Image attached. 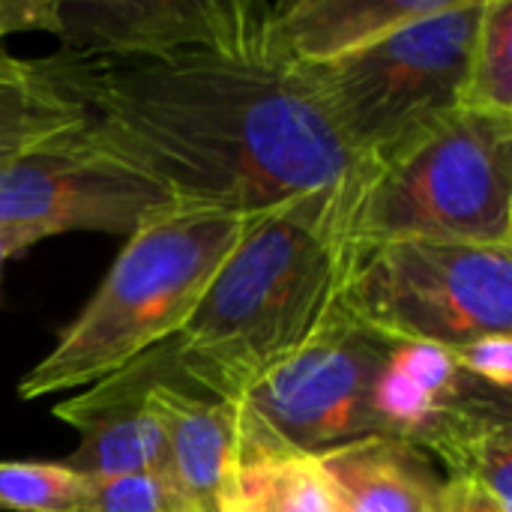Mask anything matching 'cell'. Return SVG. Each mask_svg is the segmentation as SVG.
Returning <instances> with one entry per match:
<instances>
[{"instance_id":"cell-1","label":"cell","mask_w":512,"mask_h":512,"mask_svg":"<svg viewBox=\"0 0 512 512\" xmlns=\"http://www.w3.org/2000/svg\"><path fill=\"white\" fill-rule=\"evenodd\" d=\"M39 66L84 108L78 135L183 210L258 219L366 171L300 69L276 51H57Z\"/></svg>"},{"instance_id":"cell-2","label":"cell","mask_w":512,"mask_h":512,"mask_svg":"<svg viewBox=\"0 0 512 512\" xmlns=\"http://www.w3.org/2000/svg\"><path fill=\"white\" fill-rule=\"evenodd\" d=\"M357 183L252 219L192 318L168 339L186 390L240 402L321 327L342 291L345 213Z\"/></svg>"},{"instance_id":"cell-3","label":"cell","mask_w":512,"mask_h":512,"mask_svg":"<svg viewBox=\"0 0 512 512\" xmlns=\"http://www.w3.org/2000/svg\"><path fill=\"white\" fill-rule=\"evenodd\" d=\"M252 219L219 210H165L126 237L96 294L21 378V399L90 387L174 339Z\"/></svg>"},{"instance_id":"cell-4","label":"cell","mask_w":512,"mask_h":512,"mask_svg":"<svg viewBox=\"0 0 512 512\" xmlns=\"http://www.w3.org/2000/svg\"><path fill=\"white\" fill-rule=\"evenodd\" d=\"M345 237L351 246H512V114L459 108L366 168L348 201Z\"/></svg>"},{"instance_id":"cell-5","label":"cell","mask_w":512,"mask_h":512,"mask_svg":"<svg viewBox=\"0 0 512 512\" xmlns=\"http://www.w3.org/2000/svg\"><path fill=\"white\" fill-rule=\"evenodd\" d=\"M486 0H450L384 39L318 66H297L345 147L381 165L462 108Z\"/></svg>"},{"instance_id":"cell-6","label":"cell","mask_w":512,"mask_h":512,"mask_svg":"<svg viewBox=\"0 0 512 512\" xmlns=\"http://www.w3.org/2000/svg\"><path fill=\"white\" fill-rule=\"evenodd\" d=\"M339 300L393 342L456 351L486 336H512V246H351Z\"/></svg>"},{"instance_id":"cell-7","label":"cell","mask_w":512,"mask_h":512,"mask_svg":"<svg viewBox=\"0 0 512 512\" xmlns=\"http://www.w3.org/2000/svg\"><path fill=\"white\" fill-rule=\"evenodd\" d=\"M390 348L393 339L336 300L321 327L237 405L279 444L309 456L378 435L372 402Z\"/></svg>"},{"instance_id":"cell-8","label":"cell","mask_w":512,"mask_h":512,"mask_svg":"<svg viewBox=\"0 0 512 512\" xmlns=\"http://www.w3.org/2000/svg\"><path fill=\"white\" fill-rule=\"evenodd\" d=\"M78 129L0 168V225L27 228L39 240L66 231L132 237L147 219L177 207L153 180L90 147Z\"/></svg>"},{"instance_id":"cell-9","label":"cell","mask_w":512,"mask_h":512,"mask_svg":"<svg viewBox=\"0 0 512 512\" xmlns=\"http://www.w3.org/2000/svg\"><path fill=\"white\" fill-rule=\"evenodd\" d=\"M48 33L78 57H168L177 51H276L264 0H48Z\"/></svg>"},{"instance_id":"cell-10","label":"cell","mask_w":512,"mask_h":512,"mask_svg":"<svg viewBox=\"0 0 512 512\" xmlns=\"http://www.w3.org/2000/svg\"><path fill=\"white\" fill-rule=\"evenodd\" d=\"M159 384H177L168 342L60 402L54 417L84 435L81 447L60 465L90 483L147 471L171 474L165 429L147 405L150 390Z\"/></svg>"},{"instance_id":"cell-11","label":"cell","mask_w":512,"mask_h":512,"mask_svg":"<svg viewBox=\"0 0 512 512\" xmlns=\"http://www.w3.org/2000/svg\"><path fill=\"white\" fill-rule=\"evenodd\" d=\"M315 459L333 512H432L444 489L435 462L399 438L369 435Z\"/></svg>"},{"instance_id":"cell-12","label":"cell","mask_w":512,"mask_h":512,"mask_svg":"<svg viewBox=\"0 0 512 512\" xmlns=\"http://www.w3.org/2000/svg\"><path fill=\"white\" fill-rule=\"evenodd\" d=\"M147 405L165 429L177 486L198 512H222L237 459V402L198 396L183 384H159L150 390Z\"/></svg>"},{"instance_id":"cell-13","label":"cell","mask_w":512,"mask_h":512,"mask_svg":"<svg viewBox=\"0 0 512 512\" xmlns=\"http://www.w3.org/2000/svg\"><path fill=\"white\" fill-rule=\"evenodd\" d=\"M429 459L447 468V480H465L486 489L512 510V402L477 378L447 402L414 438Z\"/></svg>"},{"instance_id":"cell-14","label":"cell","mask_w":512,"mask_h":512,"mask_svg":"<svg viewBox=\"0 0 512 512\" xmlns=\"http://www.w3.org/2000/svg\"><path fill=\"white\" fill-rule=\"evenodd\" d=\"M447 3L450 0H288L273 3V33L279 54L291 66H318L435 15Z\"/></svg>"},{"instance_id":"cell-15","label":"cell","mask_w":512,"mask_h":512,"mask_svg":"<svg viewBox=\"0 0 512 512\" xmlns=\"http://www.w3.org/2000/svg\"><path fill=\"white\" fill-rule=\"evenodd\" d=\"M237 459L222 512H333L318 459L279 444L237 405Z\"/></svg>"},{"instance_id":"cell-16","label":"cell","mask_w":512,"mask_h":512,"mask_svg":"<svg viewBox=\"0 0 512 512\" xmlns=\"http://www.w3.org/2000/svg\"><path fill=\"white\" fill-rule=\"evenodd\" d=\"M468 381L471 375L453 363L450 351L420 342H393L372 402L378 435L414 444L426 423L453 402Z\"/></svg>"},{"instance_id":"cell-17","label":"cell","mask_w":512,"mask_h":512,"mask_svg":"<svg viewBox=\"0 0 512 512\" xmlns=\"http://www.w3.org/2000/svg\"><path fill=\"white\" fill-rule=\"evenodd\" d=\"M78 126L84 108L45 75L39 60L0 57V168Z\"/></svg>"},{"instance_id":"cell-18","label":"cell","mask_w":512,"mask_h":512,"mask_svg":"<svg viewBox=\"0 0 512 512\" xmlns=\"http://www.w3.org/2000/svg\"><path fill=\"white\" fill-rule=\"evenodd\" d=\"M462 108L512 114V0H486L474 36Z\"/></svg>"},{"instance_id":"cell-19","label":"cell","mask_w":512,"mask_h":512,"mask_svg":"<svg viewBox=\"0 0 512 512\" xmlns=\"http://www.w3.org/2000/svg\"><path fill=\"white\" fill-rule=\"evenodd\" d=\"M87 480L60 462H0V510L75 512Z\"/></svg>"},{"instance_id":"cell-20","label":"cell","mask_w":512,"mask_h":512,"mask_svg":"<svg viewBox=\"0 0 512 512\" xmlns=\"http://www.w3.org/2000/svg\"><path fill=\"white\" fill-rule=\"evenodd\" d=\"M75 512H198L177 480L165 471L129 474L114 480H87Z\"/></svg>"},{"instance_id":"cell-21","label":"cell","mask_w":512,"mask_h":512,"mask_svg":"<svg viewBox=\"0 0 512 512\" xmlns=\"http://www.w3.org/2000/svg\"><path fill=\"white\" fill-rule=\"evenodd\" d=\"M450 357H453V363L465 375H471V378H477V381H483V384H489V387H495L501 393H510L512 336H486V339H477V342H471L465 348L450 351Z\"/></svg>"},{"instance_id":"cell-22","label":"cell","mask_w":512,"mask_h":512,"mask_svg":"<svg viewBox=\"0 0 512 512\" xmlns=\"http://www.w3.org/2000/svg\"><path fill=\"white\" fill-rule=\"evenodd\" d=\"M432 512H512L501 507L486 489L465 480H444L438 504Z\"/></svg>"},{"instance_id":"cell-23","label":"cell","mask_w":512,"mask_h":512,"mask_svg":"<svg viewBox=\"0 0 512 512\" xmlns=\"http://www.w3.org/2000/svg\"><path fill=\"white\" fill-rule=\"evenodd\" d=\"M39 237L27 228H12V225H0V273H3V264L9 258H15L18 252L36 246Z\"/></svg>"},{"instance_id":"cell-24","label":"cell","mask_w":512,"mask_h":512,"mask_svg":"<svg viewBox=\"0 0 512 512\" xmlns=\"http://www.w3.org/2000/svg\"><path fill=\"white\" fill-rule=\"evenodd\" d=\"M6 51H3V33H0V57H3Z\"/></svg>"}]
</instances>
